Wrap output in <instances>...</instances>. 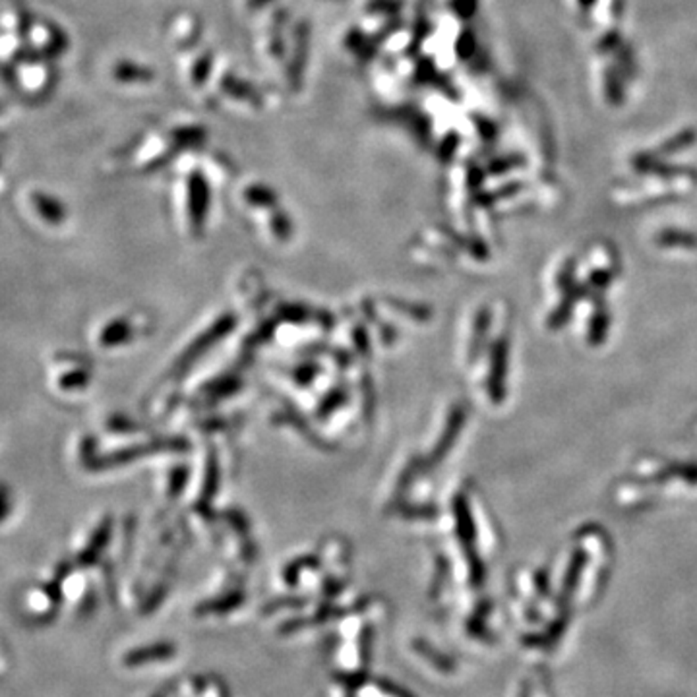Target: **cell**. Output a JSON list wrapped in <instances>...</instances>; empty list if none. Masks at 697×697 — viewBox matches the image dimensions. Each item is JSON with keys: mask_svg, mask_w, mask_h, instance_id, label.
I'll return each mask as SVG.
<instances>
[{"mask_svg": "<svg viewBox=\"0 0 697 697\" xmlns=\"http://www.w3.org/2000/svg\"><path fill=\"white\" fill-rule=\"evenodd\" d=\"M695 142V132L693 130H682L678 132L676 136L667 140V144L662 145V153H674V152H680V150H685L690 148V145Z\"/></svg>", "mask_w": 697, "mask_h": 697, "instance_id": "3957f363", "label": "cell"}, {"mask_svg": "<svg viewBox=\"0 0 697 697\" xmlns=\"http://www.w3.org/2000/svg\"><path fill=\"white\" fill-rule=\"evenodd\" d=\"M606 324H609V320H606V314H597V316H594L593 328H591L593 343H599L601 337L606 333Z\"/></svg>", "mask_w": 697, "mask_h": 697, "instance_id": "52a82bcc", "label": "cell"}, {"mask_svg": "<svg viewBox=\"0 0 697 697\" xmlns=\"http://www.w3.org/2000/svg\"><path fill=\"white\" fill-rule=\"evenodd\" d=\"M659 241L662 244H672V242L695 244V237H690V234H682V233H665V234H660Z\"/></svg>", "mask_w": 697, "mask_h": 697, "instance_id": "ba28073f", "label": "cell"}, {"mask_svg": "<svg viewBox=\"0 0 697 697\" xmlns=\"http://www.w3.org/2000/svg\"><path fill=\"white\" fill-rule=\"evenodd\" d=\"M173 653H175L173 645H153V647H148V649L132 651L130 655H127L125 662H127L128 667H136V665H142V662L173 657Z\"/></svg>", "mask_w": 697, "mask_h": 697, "instance_id": "7a4b0ae2", "label": "cell"}, {"mask_svg": "<svg viewBox=\"0 0 697 697\" xmlns=\"http://www.w3.org/2000/svg\"><path fill=\"white\" fill-rule=\"evenodd\" d=\"M578 4H579V8L583 10V12H589V10H591L594 4H597V0H578Z\"/></svg>", "mask_w": 697, "mask_h": 697, "instance_id": "9c48e42d", "label": "cell"}, {"mask_svg": "<svg viewBox=\"0 0 697 697\" xmlns=\"http://www.w3.org/2000/svg\"><path fill=\"white\" fill-rule=\"evenodd\" d=\"M606 94H609L612 103H620L622 101V78L614 70L606 72Z\"/></svg>", "mask_w": 697, "mask_h": 697, "instance_id": "5b68a950", "label": "cell"}, {"mask_svg": "<svg viewBox=\"0 0 697 697\" xmlns=\"http://www.w3.org/2000/svg\"><path fill=\"white\" fill-rule=\"evenodd\" d=\"M494 357H496V366H494V378H496V384L492 386L494 398H502V378H504V365H505V343H500L496 351H494Z\"/></svg>", "mask_w": 697, "mask_h": 697, "instance_id": "277c9868", "label": "cell"}, {"mask_svg": "<svg viewBox=\"0 0 697 697\" xmlns=\"http://www.w3.org/2000/svg\"><path fill=\"white\" fill-rule=\"evenodd\" d=\"M10 510H12V494L4 482H0V523L6 521Z\"/></svg>", "mask_w": 697, "mask_h": 697, "instance_id": "8992f818", "label": "cell"}, {"mask_svg": "<svg viewBox=\"0 0 697 697\" xmlns=\"http://www.w3.org/2000/svg\"><path fill=\"white\" fill-rule=\"evenodd\" d=\"M33 206H36L39 216L47 223L56 225V223L64 221V208L51 196L36 194V196H33Z\"/></svg>", "mask_w": 697, "mask_h": 697, "instance_id": "6da1fadb", "label": "cell"}]
</instances>
